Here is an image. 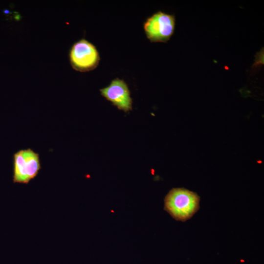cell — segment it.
Returning a JSON list of instances; mask_svg holds the SVG:
<instances>
[{"instance_id": "cell-1", "label": "cell", "mask_w": 264, "mask_h": 264, "mask_svg": "<svg viewBox=\"0 0 264 264\" xmlns=\"http://www.w3.org/2000/svg\"><path fill=\"white\" fill-rule=\"evenodd\" d=\"M200 197L184 188H173L164 198V209L176 220L185 221L199 208Z\"/></svg>"}, {"instance_id": "cell-2", "label": "cell", "mask_w": 264, "mask_h": 264, "mask_svg": "<svg viewBox=\"0 0 264 264\" xmlns=\"http://www.w3.org/2000/svg\"><path fill=\"white\" fill-rule=\"evenodd\" d=\"M41 169L39 154L30 148L21 150L13 155L14 183L27 184Z\"/></svg>"}, {"instance_id": "cell-3", "label": "cell", "mask_w": 264, "mask_h": 264, "mask_svg": "<svg viewBox=\"0 0 264 264\" xmlns=\"http://www.w3.org/2000/svg\"><path fill=\"white\" fill-rule=\"evenodd\" d=\"M175 17L158 11L147 19L143 28L151 42H167L173 35L175 27Z\"/></svg>"}, {"instance_id": "cell-4", "label": "cell", "mask_w": 264, "mask_h": 264, "mask_svg": "<svg viewBox=\"0 0 264 264\" xmlns=\"http://www.w3.org/2000/svg\"><path fill=\"white\" fill-rule=\"evenodd\" d=\"M69 60L73 69L80 72H87L97 66L100 57L95 46L82 39L72 46L69 52Z\"/></svg>"}, {"instance_id": "cell-5", "label": "cell", "mask_w": 264, "mask_h": 264, "mask_svg": "<svg viewBox=\"0 0 264 264\" xmlns=\"http://www.w3.org/2000/svg\"><path fill=\"white\" fill-rule=\"evenodd\" d=\"M101 94L119 110L125 112L132 109V99L126 82L118 78L113 79L110 85L100 89Z\"/></svg>"}]
</instances>
